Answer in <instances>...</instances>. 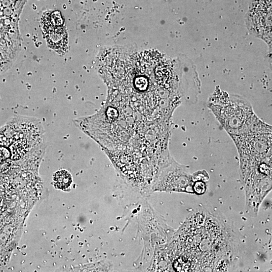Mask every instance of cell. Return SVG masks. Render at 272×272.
Returning a JSON list of instances; mask_svg holds the SVG:
<instances>
[{"label":"cell","mask_w":272,"mask_h":272,"mask_svg":"<svg viewBox=\"0 0 272 272\" xmlns=\"http://www.w3.org/2000/svg\"><path fill=\"white\" fill-rule=\"evenodd\" d=\"M42 28L48 45L59 53L65 52L68 47V36L60 13L55 11L44 14Z\"/></svg>","instance_id":"4"},{"label":"cell","mask_w":272,"mask_h":272,"mask_svg":"<svg viewBox=\"0 0 272 272\" xmlns=\"http://www.w3.org/2000/svg\"><path fill=\"white\" fill-rule=\"evenodd\" d=\"M183 233L187 250L183 261L190 271H202L214 267L228 254L230 239L224 226L205 214L195 213L185 223Z\"/></svg>","instance_id":"1"},{"label":"cell","mask_w":272,"mask_h":272,"mask_svg":"<svg viewBox=\"0 0 272 272\" xmlns=\"http://www.w3.org/2000/svg\"><path fill=\"white\" fill-rule=\"evenodd\" d=\"M53 181L56 188L66 190L70 188L73 180L72 177L68 171L61 170L55 173Z\"/></svg>","instance_id":"5"},{"label":"cell","mask_w":272,"mask_h":272,"mask_svg":"<svg viewBox=\"0 0 272 272\" xmlns=\"http://www.w3.org/2000/svg\"><path fill=\"white\" fill-rule=\"evenodd\" d=\"M193 175L186 166L172 161L161 171L156 182V189L164 191L191 193L193 185Z\"/></svg>","instance_id":"3"},{"label":"cell","mask_w":272,"mask_h":272,"mask_svg":"<svg viewBox=\"0 0 272 272\" xmlns=\"http://www.w3.org/2000/svg\"><path fill=\"white\" fill-rule=\"evenodd\" d=\"M207 107L232 139L248 130L259 118L246 99L219 89L209 98Z\"/></svg>","instance_id":"2"}]
</instances>
